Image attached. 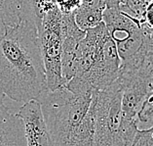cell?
I'll use <instances>...</instances> for the list:
<instances>
[{"label":"cell","instance_id":"6","mask_svg":"<svg viewBox=\"0 0 153 146\" xmlns=\"http://www.w3.org/2000/svg\"><path fill=\"white\" fill-rule=\"evenodd\" d=\"M102 22L114 41L121 63L139 53L143 44L141 22L124 13L118 6L106 7Z\"/></svg>","mask_w":153,"mask_h":146},{"label":"cell","instance_id":"14","mask_svg":"<svg viewBox=\"0 0 153 146\" xmlns=\"http://www.w3.org/2000/svg\"><path fill=\"white\" fill-rule=\"evenodd\" d=\"M82 0H56L58 9L62 15H71L79 8Z\"/></svg>","mask_w":153,"mask_h":146},{"label":"cell","instance_id":"16","mask_svg":"<svg viewBox=\"0 0 153 146\" xmlns=\"http://www.w3.org/2000/svg\"><path fill=\"white\" fill-rule=\"evenodd\" d=\"M4 94L0 91V118L3 117L7 113H9V108L4 104Z\"/></svg>","mask_w":153,"mask_h":146},{"label":"cell","instance_id":"10","mask_svg":"<svg viewBox=\"0 0 153 146\" xmlns=\"http://www.w3.org/2000/svg\"><path fill=\"white\" fill-rule=\"evenodd\" d=\"M24 0H0V35L23 20Z\"/></svg>","mask_w":153,"mask_h":146},{"label":"cell","instance_id":"15","mask_svg":"<svg viewBox=\"0 0 153 146\" xmlns=\"http://www.w3.org/2000/svg\"><path fill=\"white\" fill-rule=\"evenodd\" d=\"M144 23L147 24L151 29H153V0L149 3L144 12Z\"/></svg>","mask_w":153,"mask_h":146},{"label":"cell","instance_id":"13","mask_svg":"<svg viewBox=\"0 0 153 146\" xmlns=\"http://www.w3.org/2000/svg\"><path fill=\"white\" fill-rule=\"evenodd\" d=\"M132 146H153V126L147 129H137Z\"/></svg>","mask_w":153,"mask_h":146},{"label":"cell","instance_id":"17","mask_svg":"<svg viewBox=\"0 0 153 146\" xmlns=\"http://www.w3.org/2000/svg\"><path fill=\"white\" fill-rule=\"evenodd\" d=\"M106 7H113V6H118L120 4V0H105Z\"/></svg>","mask_w":153,"mask_h":146},{"label":"cell","instance_id":"5","mask_svg":"<svg viewBox=\"0 0 153 146\" xmlns=\"http://www.w3.org/2000/svg\"><path fill=\"white\" fill-rule=\"evenodd\" d=\"M46 77V87L53 91L66 84L62 73V51L65 37L63 16L58 7L43 16L37 27Z\"/></svg>","mask_w":153,"mask_h":146},{"label":"cell","instance_id":"8","mask_svg":"<svg viewBox=\"0 0 153 146\" xmlns=\"http://www.w3.org/2000/svg\"><path fill=\"white\" fill-rule=\"evenodd\" d=\"M0 146H27L23 121L9 112L0 118Z\"/></svg>","mask_w":153,"mask_h":146},{"label":"cell","instance_id":"9","mask_svg":"<svg viewBox=\"0 0 153 146\" xmlns=\"http://www.w3.org/2000/svg\"><path fill=\"white\" fill-rule=\"evenodd\" d=\"M105 0H82L80 7L74 13L75 23L82 31H88L102 23Z\"/></svg>","mask_w":153,"mask_h":146},{"label":"cell","instance_id":"11","mask_svg":"<svg viewBox=\"0 0 153 146\" xmlns=\"http://www.w3.org/2000/svg\"><path fill=\"white\" fill-rule=\"evenodd\" d=\"M151 1L152 0H120L119 8L124 13L143 23L145 9Z\"/></svg>","mask_w":153,"mask_h":146},{"label":"cell","instance_id":"1","mask_svg":"<svg viewBox=\"0 0 153 146\" xmlns=\"http://www.w3.org/2000/svg\"><path fill=\"white\" fill-rule=\"evenodd\" d=\"M46 87L38 29L22 20L0 35V91L16 102L37 100Z\"/></svg>","mask_w":153,"mask_h":146},{"label":"cell","instance_id":"12","mask_svg":"<svg viewBox=\"0 0 153 146\" xmlns=\"http://www.w3.org/2000/svg\"><path fill=\"white\" fill-rule=\"evenodd\" d=\"M153 126V93L145 101L137 116V128L143 130Z\"/></svg>","mask_w":153,"mask_h":146},{"label":"cell","instance_id":"2","mask_svg":"<svg viewBox=\"0 0 153 146\" xmlns=\"http://www.w3.org/2000/svg\"><path fill=\"white\" fill-rule=\"evenodd\" d=\"M121 59L103 22L86 31L73 63V77L65 87L73 93H93L117 80Z\"/></svg>","mask_w":153,"mask_h":146},{"label":"cell","instance_id":"4","mask_svg":"<svg viewBox=\"0 0 153 146\" xmlns=\"http://www.w3.org/2000/svg\"><path fill=\"white\" fill-rule=\"evenodd\" d=\"M123 88L117 78L109 87L95 91L94 146H132L137 132V123L123 119L121 102Z\"/></svg>","mask_w":153,"mask_h":146},{"label":"cell","instance_id":"7","mask_svg":"<svg viewBox=\"0 0 153 146\" xmlns=\"http://www.w3.org/2000/svg\"><path fill=\"white\" fill-rule=\"evenodd\" d=\"M17 116L24 123L27 146H54L38 101L24 103Z\"/></svg>","mask_w":153,"mask_h":146},{"label":"cell","instance_id":"3","mask_svg":"<svg viewBox=\"0 0 153 146\" xmlns=\"http://www.w3.org/2000/svg\"><path fill=\"white\" fill-rule=\"evenodd\" d=\"M94 93H73L65 87L45 89L37 98L54 146H65L90 109Z\"/></svg>","mask_w":153,"mask_h":146}]
</instances>
